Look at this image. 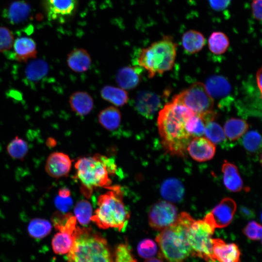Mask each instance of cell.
Masks as SVG:
<instances>
[{"label": "cell", "mask_w": 262, "mask_h": 262, "mask_svg": "<svg viewBox=\"0 0 262 262\" xmlns=\"http://www.w3.org/2000/svg\"><path fill=\"white\" fill-rule=\"evenodd\" d=\"M213 253L214 259L219 262H240V251L235 244L213 239Z\"/></svg>", "instance_id": "9a60e30c"}, {"label": "cell", "mask_w": 262, "mask_h": 262, "mask_svg": "<svg viewBox=\"0 0 262 262\" xmlns=\"http://www.w3.org/2000/svg\"><path fill=\"white\" fill-rule=\"evenodd\" d=\"M69 104L72 111L80 116L89 114L94 106L92 97L87 92L77 91L70 96Z\"/></svg>", "instance_id": "7402d4cb"}, {"label": "cell", "mask_w": 262, "mask_h": 262, "mask_svg": "<svg viewBox=\"0 0 262 262\" xmlns=\"http://www.w3.org/2000/svg\"><path fill=\"white\" fill-rule=\"evenodd\" d=\"M262 226L256 221L249 222L243 230V233L249 239L253 241L262 238Z\"/></svg>", "instance_id": "f35d334b"}, {"label": "cell", "mask_w": 262, "mask_h": 262, "mask_svg": "<svg viewBox=\"0 0 262 262\" xmlns=\"http://www.w3.org/2000/svg\"><path fill=\"white\" fill-rule=\"evenodd\" d=\"M177 54V44L170 36H165L147 48L139 50L138 65L146 70L148 76L152 78L162 74L173 67Z\"/></svg>", "instance_id": "8992f818"}, {"label": "cell", "mask_w": 262, "mask_h": 262, "mask_svg": "<svg viewBox=\"0 0 262 262\" xmlns=\"http://www.w3.org/2000/svg\"><path fill=\"white\" fill-rule=\"evenodd\" d=\"M56 142L52 138H49L47 141V145L48 147H53L55 145Z\"/></svg>", "instance_id": "7dc6e473"}, {"label": "cell", "mask_w": 262, "mask_h": 262, "mask_svg": "<svg viewBox=\"0 0 262 262\" xmlns=\"http://www.w3.org/2000/svg\"><path fill=\"white\" fill-rule=\"evenodd\" d=\"M52 229V225L48 220L34 218L29 222L27 230L29 235L35 239H42L48 236Z\"/></svg>", "instance_id": "f546056e"}, {"label": "cell", "mask_w": 262, "mask_h": 262, "mask_svg": "<svg viewBox=\"0 0 262 262\" xmlns=\"http://www.w3.org/2000/svg\"><path fill=\"white\" fill-rule=\"evenodd\" d=\"M76 0H45V6L50 20L63 19L74 10Z\"/></svg>", "instance_id": "e0dca14e"}, {"label": "cell", "mask_w": 262, "mask_h": 262, "mask_svg": "<svg viewBox=\"0 0 262 262\" xmlns=\"http://www.w3.org/2000/svg\"><path fill=\"white\" fill-rule=\"evenodd\" d=\"M208 47L213 54L220 55L224 53L228 49L229 41L227 35L222 32H213L208 39Z\"/></svg>", "instance_id": "4dcf8cb0"}, {"label": "cell", "mask_w": 262, "mask_h": 262, "mask_svg": "<svg viewBox=\"0 0 262 262\" xmlns=\"http://www.w3.org/2000/svg\"><path fill=\"white\" fill-rule=\"evenodd\" d=\"M71 193L70 190L66 187H64L60 189L58 192V195L61 196L67 197L70 196Z\"/></svg>", "instance_id": "f6af8a7d"}, {"label": "cell", "mask_w": 262, "mask_h": 262, "mask_svg": "<svg viewBox=\"0 0 262 262\" xmlns=\"http://www.w3.org/2000/svg\"><path fill=\"white\" fill-rule=\"evenodd\" d=\"M262 0H253L251 3V10L253 17L256 20H262Z\"/></svg>", "instance_id": "60d3db41"}, {"label": "cell", "mask_w": 262, "mask_h": 262, "mask_svg": "<svg viewBox=\"0 0 262 262\" xmlns=\"http://www.w3.org/2000/svg\"><path fill=\"white\" fill-rule=\"evenodd\" d=\"M262 68L261 67L257 71V73H256V76L257 84L260 91L261 94H262Z\"/></svg>", "instance_id": "7bdbcfd3"}, {"label": "cell", "mask_w": 262, "mask_h": 262, "mask_svg": "<svg viewBox=\"0 0 262 262\" xmlns=\"http://www.w3.org/2000/svg\"><path fill=\"white\" fill-rule=\"evenodd\" d=\"M54 203L57 208L62 213H66L73 205V200L70 196L63 197L58 195L54 199Z\"/></svg>", "instance_id": "ab89813d"}, {"label": "cell", "mask_w": 262, "mask_h": 262, "mask_svg": "<svg viewBox=\"0 0 262 262\" xmlns=\"http://www.w3.org/2000/svg\"><path fill=\"white\" fill-rule=\"evenodd\" d=\"M242 144L246 151L250 153L257 152L261 147V135L255 131H249L244 134Z\"/></svg>", "instance_id": "e575fe53"}, {"label": "cell", "mask_w": 262, "mask_h": 262, "mask_svg": "<svg viewBox=\"0 0 262 262\" xmlns=\"http://www.w3.org/2000/svg\"><path fill=\"white\" fill-rule=\"evenodd\" d=\"M68 66L73 71L82 73L86 71L91 66L92 61L88 52L83 49H75L67 55Z\"/></svg>", "instance_id": "603a6c76"}, {"label": "cell", "mask_w": 262, "mask_h": 262, "mask_svg": "<svg viewBox=\"0 0 262 262\" xmlns=\"http://www.w3.org/2000/svg\"><path fill=\"white\" fill-rule=\"evenodd\" d=\"M72 161L69 156L60 152H54L48 156L45 171L51 177L60 178L66 176L70 171Z\"/></svg>", "instance_id": "4fadbf2b"}, {"label": "cell", "mask_w": 262, "mask_h": 262, "mask_svg": "<svg viewBox=\"0 0 262 262\" xmlns=\"http://www.w3.org/2000/svg\"><path fill=\"white\" fill-rule=\"evenodd\" d=\"M102 98L116 106H122L126 104L129 96L125 90L112 85H106L100 90Z\"/></svg>", "instance_id": "4316f807"}, {"label": "cell", "mask_w": 262, "mask_h": 262, "mask_svg": "<svg viewBox=\"0 0 262 262\" xmlns=\"http://www.w3.org/2000/svg\"><path fill=\"white\" fill-rule=\"evenodd\" d=\"M222 172L224 185L229 190L238 192L243 189V180L235 164L225 160L222 164Z\"/></svg>", "instance_id": "44dd1931"}, {"label": "cell", "mask_w": 262, "mask_h": 262, "mask_svg": "<svg viewBox=\"0 0 262 262\" xmlns=\"http://www.w3.org/2000/svg\"><path fill=\"white\" fill-rule=\"evenodd\" d=\"M161 100L156 94L148 91L140 92L137 95L134 108L137 112L146 118H151L160 108Z\"/></svg>", "instance_id": "7c38bea8"}, {"label": "cell", "mask_w": 262, "mask_h": 262, "mask_svg": "<svg viewBox=\"0 0 262 262\" xmlns=\"http://www.w3.org/2000/svg\"><path fill=\"white\" fill-rule=\"evenodd\" d=\"M75 217L82 226L87 225L91 220L92 208L89 202L82 200L76 204L74 208Z\"/></svg>", "instance_id": "836d02e7"}, {"label": "cell", "mask_w": 262, "mask_h": 262, "mask_svg": "<svg viewBox=\"0 0 262 262\" xmlns=\"http://www.w3.org/2000/svg\"><path fill=\"white\" fill-rule=\"evenodd\" d=\"M48 71L49 66L46 62L42 59L33 60L26 67L25 77L30 82H37L44 77Z\"/></svg>", "instance_id": "f1b7e54d"}, {"label": "cell", "mask_w": 262, "mask_h": 262, "mask_svg": "<svg viewBox=\"0 0 262 262\" xmlns=\"http://www.w3.org/2000/svg\"><path fill=\"white\" fill-rule=\"evenodd\" d=\"M75 167L76 177L82 184L81 192L86 197H90L95 188L110 186V176L116 169L114 160L99 154L80 159Z\"/></svg>", "instance_id": "7a4b0ae2"}, {"label": "cell", "mask_w": 262, "mask_h": 262, "mask_svg": "<svg viewBox=\"0 0 262 262\" xmlns=\"http://www.w3.org/2000/svg\"><path fill=\"white\" fill-rule=\"evenodd\" d=\"M181 42L184 50L189 53L193 54L202 49L205 44V38L201 33L191 30L183 33Z\"/></svg>", "instance_id": "d4e9b609"}, {"label": "cell", "mask_w": 262, "mask_h": 262, "mask_svg": "<svg viewBox=\"0 0 262 262\" xmlns=\"http://www.w3.org/2000/svg\"><path fill=\"white\" fill-rule=\"evenodd\" d=\"M215 150L214 144L202 136L193 138L187 147L190 156L199 162L211 160L214 156Z\"/></svg>", "instance_id": "5bb4252c"}, {"label": "cell", "mask_w": 262, "mask_h": 262, "mask_svg": "<svg viewBox=\"0 0 262 262\" xmlns=\"http://www.w3.org/2000/svg\"><path fill=\"white\" fill-rule=\"evenodd\" d=\"M195 220L188 213L182 212L175 223L162 230L156 238L161 256L168 262H182L191 254L187 240V230Z\"/></svg>", "instance_id": "277c9868"}, {"label": "cell", "mask_w": 262, "mask_h": 262, "mask_svg": "<svg viewBox=\"0 0 262 262\" xmlns=\"http://www.w3.org/2000/svg\"><path fill=\"white\" fill-rule=\"evenodd\" d=\"M211 7L216 11L226 9L230 3L231 0H208Z\"/></svg>", "instance_id": "b9f144b4"}, {"label": "cell", "mask_w": 262, "mask_h": 262, "mask_svg": "<svg viewBox=\"0 0 262 262\" xmlns=\"http://www.w3.org/2000/svg\"><path fill=\"white\" fill-rule=\"evenodd\" d=\"M236 208L233 199L224 198L203 219L215 229L226 227L232 221Z\"/></svg>", "instance_id": "8fae6325"}, {"label": "cell", "mask_w": 262, "mask_h": 262, "mask_svg": "<svg viewBox=\"0 0 262 262\" xmlns=\"http://www.w3.org/2000/svg\"><path fill=\"white\" fill-rule=\"evenodd\" d=\"M194 114L185 107L172 101L159 111L157 126L162 145L171 155L185 156L193 137L188 131V122Z\"/></svg>", "instance_id": "6da1fadb"}, {"label": "cell", "mask_w": 262, "mask_h": 262, "mask_svg": "<svg viewBox=\"0 0 262 262\" xmlns=\"http://www.w3.org/2000/svg\"><path fill=\"white\" fill-rule=\"evenodd\" d=\"M106 193L98 199V208L91 220L102 229L115 228L124 231L130 219V213L123 200V194L118 186H108Z\"/></svg>", "instance_id": "3957f363"}, {"label": "cell", "mask_w": 262, "mask_h": 262, "mask_svg": "<svg viewBox=\"0 0 262 262\" xmlns=\"http://www.w3.org/2000/svg\"><path fill=\"white\" fill-rule=\"evenodd\" d=\"M248 129V125L245 120L231 118L225 123L224 131L226 136L231 141H235L244 135Z\"/></svg>", "instance_id": "83f0119b"}, {"label": "cell", "mask_w": 262, "mask_h": 262, "mask_svg": "<svg viewBox=\"0 0 262 262\" xmlns=\"http://www.w3.org/2000/svg\"><path fill=\"white\" fill-rule=\"evenodd\" d=\"M52 220L58 231L52 239V250L56 254H67L74 243L79 229L76 218L70 213L57 212L52 215Z\"/></svg>", "instance_id": "ba28073f"}, {"label": "cell", "mask_w": 262, "mask_h": 262, "mask_svg": "<svg viewBox=\"0 0 262 262\" xmlns=\"http://www.w3.org/2000/svg\"><path fill=\"white\" fill-rule=\"evenodd\" d=\"M137 251L140 257L145 259H149L156 254L157 247L153 241L149 239H145L138 244Z\"/></svg>", "instance_id": "8d00e7d4"}, {"label": "cell", "mask_w": 262, "mask_h": 262, "mask_svg": "<svg viewBox=\"0 0 262 262\" xmlns=\"http://www.w3.org/2000/svg\"><path fill=\"white\" fill-rule=\"evenodd\" d=\"M67 262H114L107 240L90 228L79 227L74 243L67 253Z\"/></svg>", "instance_id": "5b68a950"}, {"label": "cell", "mask_w": 262, "mask_h": 262, "mask_svg": "<svg viewBox=\"0 0 262 262\" xmlns=\"http://www.w3.org/2000/svg\"><path fill=\"white\" fill-rule=\"evenodd\" d=\"M7 151L14 159L22 160L29 150L28 143L22 138L16 136L7 146Z\"/></svg>", "instance_id": "1f68e13d"}, {"label": "cell", "mask_w": 262, "mask_h": 262, "mask_svg": "<svg viewBox=\"0 0 262 262\" xmlns=\"http://www.w3.org/2000/svg\"><path fill=\"white\" fill-rule=\"evenodd\" d=\"M178 216V210L174 205L160 201L154 204L149 210V224L153 229L163 230L172 225Z\"/></svg>", "instance_id": "30bf717a"}, {"label": "cell", "mask_w": 262, "mask_h": 262, "mask_svg": "<svg viewBox=\"0 0 262 262\" xmlns=\"http://www.w3.org/2000/svg\"><path fill=\"white\" fill-rule=\"evenodd\" d=\"M141 69L136 67L126 66L120 68L116 73L115 81L119 87L124 90L135 88L141 81Z\"/></svg>", "instance_id": "ac0fdd59"}, {"label": "cell", "mask_w": 262, "mask_h": 262, "mask_svg": "<svg viewBox=\"0 0 262 262\" xmlns=\"http://www.w3.org/2000/svg\"><path fill=\"white\" fill-rule=\"evenodd\" d=\"M171 101L198 115L213 111L214 105L213 99L208 93L204 84L200 82L194 83L175 96Z\"/></svg>", "instance_id": "9c48e42d"}, {"label": "cell", "mask_w": 262, "mask_h": 262, "mask_svg": "<svg viewBox=\"0 0 262 262\" xmlns=\"http://www.w3.org/2000/svg\"><path fill=\"white\" fill-rule=\"evenodd\" d=\"M13 46L14 58L19 62H27L29 60L36 57V44L31 38L19 37L14 41Z\"/></svg>", "instance_id": "2e32d148"}, {"label": "cell", "mask_w": 262, "mask_h": 262, "mask_svg": "<svg viewBox=\"0 0 262 262\" xmlns=\"http://www.w3.org/2000/svg\"><path fill=\"white\" fill-rule=\"evenodd\" d=\"M14 42V37L10 29L0 27V52H5L11 49Z\"/></svg>", "instance_id": "74e56055"}, {"label": "cell", "mask_w": 262, "mask_h": 262, "mask_svg": "<svg viewBox=\"0 0 262 262\" xmlns=\"http://www.w3.org/2000/svg\"><path fill=\"white\" fill-rule=\"evenodd\" d=\"M215 228L205 221L194 220L187 229L186 236L191 255L207 262H216L213 253V239Z\"/></svg>", "instance_id": "52a82bcc"}, {"label": "cell", "mask_w": 262, "mask_h": 262, "mask_svg": "<svg viewBox=\"0 0 262 262\" xmlns=\"http://www.w3.org/2000/svg\"><path fill=\"white\" fill-rule=\"evenodd\" d=\"M144 262H163V261L160 258H151L147 259V260L145 261Z\"/></svg>", "instance_id": "bcb514c9"}, {"label": "cell", "mask_w": 262, "mask_h": 262, "mask_svg": "<svg viewBox=\"0 0 262 262\" xmlns=\"http://www.w3.org/2000/svg\"><path fill=\"white\" fill-rule=\"evenodd\" d=\"M31 12L30 5L24 0L11 3L3 11V16L11 24H17L25 21Z\"/></svg>", "instance_id": "d6986e66"}, {"label": "cell", "mask_w": 262, "mask_h": 262, "mask_svg": "<svg viewBox=\"0 0 262 262\" xmlns=\"http://www.w3.org/2000/svg\"><path fill=\"white\" fill-rule=\"evenodd\" d=\"M162 196L172 202H180L183 197L184 188L179 180L170 178L164 180L161 187Z\"/></svg>", "instance_id": "cb8c5ba5"}, {"label": "cell", "mask_w": 262, "mask_h": 262, "mask_svg": "<svg viewBox=\"0 0 262 262\" xmlns=\"http://www.w3.org/2000/svg\"><path fill=\"white\" fill-rule=\"evenodd\" d=\"M209 95L213 98H221L228 96L231 90V85L225 77L213 75L209 77L204 84Z\"/></svg>", "instance_id": "ffe728a7"}, {"label": "cell", "mask_w": 262, "mask_h": 262, "mask_svg": "<svg viewBox=\"0 0 262 262\" xmlns=\"http://www.w3.org/2000/svg\"><path fill=\"white\" fill-rule=\"evenodd\" d=\"M240 212L243 216L246 217H251L254 215V213L250 209L246 207H242Z\"/></svg>", "instance_id": "ee69618b"}, {"label": "cell", "mask_w": 262, "mask_h": 262, "mask_svg": "<svg viewBox=\"0 0 262 262\" xmlns=\"http://www.w3.org/2000/svg\"><path fill=\"white\" fill-rule=\"evenodd\" d=\"M204 134L206 138L214 144H223L227 140L223 128L213 121L206 123Z\"/></svg>", "instance_id": "d6a6232c"}, {"label": "cell", "mask_w": 262, "mask_h": 262, "mask_svg": "<svg viewBox=\"0 0 262 262\" xmlns=\"http://www.w3.org/2000/svg\"><path fill=\"white\" fill-rule=\"evenodd\" d=\"M98 120L102 127L109 131H113L119 127L121 120V115L117 108L109 106L99 112Z\"/></svg>", "instance_id": "484cf974"}, {"label": "cell", "mask_w": 262, "mask_h": 262, "mask_svg": "<svg viewBox=\"0 0 262 262\" xmlns=\"http://www.w3.org/2000/svg\"><path fill=\"white\" fill-rule=\"evenodd\" d=\"M114 262H137L127 242L119 244L115 248Z\"/></svg>", "instance_id": "d590c367"}]
</instances>
